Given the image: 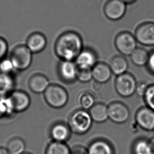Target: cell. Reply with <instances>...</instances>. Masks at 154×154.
<instances>
[{
    "instance_id": "19",
    "label": "cell",
    "mask_w": 154,
    "mask_h": 154,
    "mask_svg": "<svg viewBox=\"0 0 154 154\" xmlns=\"http://www.w3.org/2000/svg\"><path fill=\"white\" fill-rule=\"evenodd\" d=\"M89 112L93 122L97 123L105 122L109 118L108 106L103 103H95L89 110Z\"/></svg>"
},
{
    "instance_id": "9",
    "label": "cell",
    "mask_w": 154,
    "mask_h": 154,
    "mask_svg": "<svg viewBox=\"0 0 154 154\" xmlns=\"http://www.w3.org/2000/svg\"><path fill=\"white\" fill-rule=\"evenodd\" d=\"M106 17L112 21L122 19L126 11V4L122 0H108L104 6Z\"/></svg>"
},
{
    "instance_id": "16",
    "label": "cell",
    "mask_w": 154,
    "mask_h": 154,
    "mask_svg": "<svg viewBox=\"0 0 154 154\" xmlns=\"http://www.w3.org/2000/svg\"><path fill=\"white\" fill-rule=\"evenodd\" d=\"M50 82L45 75L36 73L30 77L28 82L29 87L35 94H42L50 86Z\"/></svg>"
},
{
    "instance_id": "3",
    "label": "cell",
    "mask_w": 154,
    "mask_h": 154,
    "mask_svg": "<svg viewBox=\"0 0 154 154\" xmlns=\"http://www.w3.org/2000/svg\"><path fill=\"white\" fill-rule=\"evenodd\" d=\"M43 94L45 102L54 109L62 108L68 102V93L64 87L59 85L50 84Z\"/></svg>"
},
{
    "instance_id": "31",
    "label": "cell",
    "mask_w": 154,
    "mask_h": 154,
    "mask_svg": "<svg viewBox=\"0 0 154 154\" xmlns=\"http://www.w3.org/2000/svg\"><path fill=\"white\" fill-rule=\"evenodd\" d=\"M9 46L6 40L0 36V61L5 58Z\"/></svg>"
},
{
    "instance_id": "11",
    "label": "cell",
    "mask_w": 154,
    "mask_h": 154,
    "mask_svg": "<svg viewBox=\"0 0 154 154\" xmlns=\"http://www.w3.org/2000/svg\"><path fill=\"white\" fill-rule=\"evenodd\" d=\"M78 68L74 61L61 60L58 66V73L60 79L66 83L77 79Z\"/></svg>"
},
{
    "instance_id": "32",
    "label": "cell",
    "mask_w": 154,
    "mask_h": 154,
    "mask_svg": "<svg viewBox=\"0 0 154 154\" xmlns=\"http://www.w3.org/2000/svg\"><path fill=\"white\" fill-rule=\"evenodd\" d=\"M148 85L145 82H141L137 84L135 93L139 97H143L148 88Z\"/></svg>"
},
{
    "instance_id": "39",
    "label": "cell",
    "mask_w": 154,
    "mask_h": 154,
    "mask_svg": "<svg viewBox=\"0 0 154 154\" xmlns=\"http://www.w3.org/2000/svg\"><path fill=\"white\" fill-rule=\"evenodd\" d=\"M22 154H32L30 153V152H24V153H23Z\"/></svg>"
},
{
    "instance_id": "8",
    "label": "cell",
    "mask_w": 154,
    "mask_h": 154,
    "mask_svg": "<svg viewBox=\"0 0 154 154\" xmlns=\"http://www.w3.org/2000/svg\"><path fill=\"white\" fill-rule=\"evenodd\" d=\"M137 41L147 46L154 45V23L145 22L137 27L135 34Z\"/></svg>"
},
{
    "instance_id": "26",
    "label": "cell",
    "mask_w": 154,
    "mask_h": 154,
    "mask_svg": "<svg viewBox=\"0 0 154 154\" xmlns=\"http://www.w3.org/2000/svg\"><path fill=\"white\" fill-rule=\"evenodd\" d=\"M133 154H152L149 140L143 138L136 140L132 147Z\"/></svg>"
},
{
    "instance_id": "38",
    "label": "cell",
    "mask_w": 154,
    "mask_h": 154,
    "mask_svg": "<svg viewBox=\"0 0 154 154\" xmlns=\"http://www.w3.org/2000/svg\"><path fill=\"white\" fill-rule=\"evenodd\" d=\"M124 2L126 3H132L135 2L136 0H122Z\"/></svg>"
},
{
    "instance_id": "24",
    "label": "cell",
    "mask_w": 154,
    "mask_h": 154,
    "mask_svg": "<svg viewBox=\"0 0 154 154\" xmlns=\"http://www.w3.org/2000/svg\"><path fill=\"white\" fill-rule=\"evenodd\" d=\"M15 113L9 96L0 97V119L10 117Z\"/></svg>"
},
{
    "instance_id": "18",
    "label": "cell",
    "mask_w": 154,
    "mask_h": 154,
    "mask_svg": "<svg viewBox=\"0 0 154 154\" xmlns=\"http://www.w3.org/2000/svg\"><path fill=\"white\" fill-rule=\"evenodd\" d=\"M88 154H115L114 149L111 143L103 139H97L87 148Z\"/></svg>"
},
{
    "instance_id": "4",
    "label": "cell",
    "mask_w": 154,
    "mask_h": 154,
    "mask_svg": "<svg viewBox=\"0 0 154 154\" xmlns=\"http://www.w3.org/2000/svg\"><path fill=\"white\" fill-rule=\"evenodd\" d=\"M33 54L26 45L16 46L11 51L10 59L15 70H26L32 63Z\"/></svg>"
},
{
    "instance_id": "10",
    "label": "cell",
    "mask_w": 154,
    "mask_h": 154,
    "mask_svg": "<svg viewBox=\"0 0 154 154\" xmlns=\"http://www.w3.org/2000/svg\"><path fill=\"white\" fill-rule=\"evenodd\" d=\"M135 121L138 126L144 131L154 129V110L149 107H141L135 115Z\"/></svg>"
},
{
    "instance_id": "36",
    "label": "cell",
    "mask_w": 154,
    "mask_h": 154,
    "mask_svg": "<svg viewBox=\"0 0 154 154\" xmlns=\"http://www.w3.org/2000/svg\"><path fill=\"white\" fill-rule=\"evenodd\" d=\"M149 142L152 148V154H154V137L150 139Z\"/></svg>"
},
{
    "instance_id": "23",
    "label": "cell",
    "mask_w": 154,
    "mask_h": 154,
    "mask_svg": "<svg viewBox=\"0 0 154 154\" xmlns=\"http://www.w3.org/2000/svg\"><path fill=\"white\" fill-rule=\"evenodd\" d=\"M45 154H71V149L66 143L53 141L48 146Z\"/></svg>"
},
{
    "instance_id": "17",
    "label": "cell",
    "mask_w": 154,
    "mask_h": 154,
    "mask_svg": "<svg viewBox=\"0 0 154 154\" xmlns=\"http://www.w3.org/2000/svg\"><path fill=\"white\" fill-rule=\"evenodd\" d=\"M92 78L101 84L108 82L111 77V69L109 65L103 63H97L92 69Z\"/></svg>"
},
{
    "instance_id": "13",
    "label": "cell",
    "mask_w": 154,
    "mask_h": 154,
    "mask_svg": "<svg viewBox=\"0 0 154 154\" xmlns=\"http://www.w3.org/2000/svg\"><path fill=\"white\" fill-rule=\"evenodd\" d=\"M47 45L46 36L41 32H35L29 35L26 45L32 54H38L45 49Z\"/></svg>"
},
{
    "instance_id": "40",
    "label": "cell",
    "mask_w": 154,
    "mask_h": 154,
    "mask_svg": "<svg viewBox=\"0 0 154 154\" xmlns=\"http://www.w3.org/2000/svg\"><path fill=\"white\" fill-rule=\"evenodd\" d=\"M153 131H154V130H153Z\"/></svg>"
},
{
    "instance_id": "12",
    "label": "cell",
    "mask_w": 154,
    "mask_h": 154,
    "mask_svg": "<svg viewBox=\"0 0 154 154\" xmlns=\"http://www.w3.org/2000/svg\"><path fill=\"white\" fill-rule=\"evenodd\" d=\"M15 113L26 111L29 108L31 100L30 96L22 90H13L9 95Z\"/></svg>"
},
{
    "instance_id": "5",
    "label": "cell",
    "mask_w": 154,
    "mask_h": 154,
    "mask_svg": "<svg viewBox=\"0 0 154 154\" xmlns=\"http://www.w3.org/2000/svg\"><path fill=\"white\" fill-rule=\"evenodd\" d=\"M137 84L135 77L131 73L126 72L117 76L115 86L119 95L128 98L135 94Z\"/></svg>"
},
{
    "instance_id": "21",
    "label": "cell",
    "mask_w": 154,
    "mask_h": 154,
    "mask_svg": "<svg viewBox=\"0 0 154 154\" xmlns=\"http://www.w3.org/2000/svg\"><path fill=\"white\" fill-rule=\"evenodd\" d=\"M109 66L112 73L118 76L126 72L128 63L124 57L117 56L112 58Z\"/></svg>"
},
{
    "instance_id": "37",
    "label": "cell",
    "mask_w": 154,
    "mask_h": 154,
    "mask_svg": "<svg viewBox=\"0 0 154 154\" xmlns=\"http://www.w3.org/2000/svg\"><path fill=\"white\" fill-rule=\"evenodd\" d=\"M0 154H10L6 148L0 147Z\"/></svg>"
},
{
    "instance_id": "7",
    "label": "cell",
    "mask_w": 154,
    "mask_h": 154,
    "mask_svg": "<svg viewBox=\"0 0 154 154\" xmlns=\"http://www.w3.org/2000/svg\"><path fill=\"white\" fill-rule=\"evenodd\" d=\"M108 118L116 124H123L128 120L130 111L124 103L118 101L110 103L108 106Z\"/></svg>"
},
{
    "instance_id": "25",
    "label": "cell",
    "mask_w": 154,
    "mask_h": 154,
    "mask_svg": "<svg viewBox=\"0 0 154 154\" xmlns=\"http://www.w3.org/2000/svg\"><path fill=\"white\" fill-rule=\"evenodd\" d=\"M149 56V54L146 50L138 48L131 54V60L137 66H143L147 63Z\"/></svg>"
},
{
    "instance_id": "30",
    "label": "cell",
    "mask_w": 154,
    "mask_h": 154,
    "mask_svg": "<svg viewBox=\"0 0 154 154\" xmlns=\"http://www.w3.org/2000/svg\"><path fill=\"white\" fill-rule=\"evenodd\" d=\"M15 70L10 58H5L0 61V72L7 74H12Z\"/></svg>"
},
{
    "instance_id": "22",
    "label": "cell",
    "mask_w": 154,
    "mask_h": 154,
    "mask_svg": "<svg viewBox=\"0 0 154 154\" xmlns=\"http://www.w3.org/2000/svg\"><path fill=\"white\" fill-rule=\"evenodd\" d=\"M26 148V143L23 139L14 137L8 142L6 148L10 154H22L25 152Z\"/></svg>"
},
{
    "instance_id": "29",
    "label": "cell",
    "mask_w": 154,
    "mask_h": 154,
    "mask_svg": "<svg viewBox=\"0 0 154 154\" xmlns=\"http://www.w3.org/2000/svg\"><path fill=\"white\" fill-rule=\"evenodd\" d=\"M92 79L91 69L78 68L77 79L83 83H86L90 82Z\"/></svg>"
},
{
    "instance_id": "28",
    "label": "cell",
    "mask_w": 154,
    "mask_h": 154,
    "mask_svg": "<svg viewBox=\"0 0 154 154\" xmlns=\"http://www.w3.org/2000/svg\"><path fill=\"white\" fill-rule=\"evenodd\" d=\"M143 98L146 106L154 110V84L148 86Z\"/></svg>"
},
{
    "instance_id": "33",
    "label": "cell",
    "mask_w": 154,
    "mask_h": 154,
    "mask_svg": "<svg viewBox=\"0 0 154 154\" xmlns=\"http://www.w3.org/2000/svg\"><path fill=\"white\" fill-rule=\"evenodd\" d=\"M147 64L149 70L154 74V51L150 54Z\"/></svg>"
},
{
    "instance_id": "14",
    "label": "cell",
    "mask_w": 154,
    "mask_h": 154,
    "mask_svg": "<svg viewBox=\"0 0 154 154\" xmlns=\"http://www.w3.org/2000/svg\"><path fill=\"white\" fill-rule=\"evenodd\" d=\"M97 57L93 50L89 49H83L75 60L79 69H92L96 64Z\"/></svg>"
},
{
    "instance_id": "35",
    "label": "cell",
    "mask_w": 154,
    "mask_h": 154,
    "mask_svg": "<svg viewBox=\"0 0 154 154\" xmlns=\"http://www.w3.org/2000/svg\"><path fill=\"white\" fill-rule=\"evenodd\" d=\"M101 85H102V84L100 83V82L94 81V82H93V84H92V87H93V89H94V90L98 91V90H99V89H100L101 87Z\"/></svg>"
},
{
    "instance_id": "1",
    "label": "cell",
    "mask_w": 154,
    "mask_h": 154,
    "mask_svg": "<svg viewBox=\"0 0 154 154\" xmlns=\"http://www.w3.org/2000/svg\"><path fill=\"white\" fill-rule=\"evenodd\" d=\"M83 49L82 37L77 32L68 31L62 33L56 40L54 50L61 60L75 61Z\"/></svg>"
},
{
    "instance_id": "27",
    "label": "cell",
    "mask_w": 154,
    "mask_h": 154,
    "mask_svg": "<svg viewBox=\"0 0 154 154\" xmlns=\"http://www.w3.org/2000/svg\"><path fill=\"white\" fill-rule=\"evenodd\" d=\"M79 103L82 109L89 110L96 103L95 98L90 92H82L79 97Z\"/></svg>"
},
{
    "instance_id": "2",
    "label": "cell",
    "mask_w": 154,
    "mask_h": 154,
    "mask_svg": "<svg viewBox=\"0 0 154 154\" xmlns=\"http://www.w3.org/2000/svg\"><path fill=\"white\" fill-rule=\"evenodd\" d=\"M92 122L93 120L89 111L81 109L71 114L68 124L72 133L77 135H84L90 130Z\"/></svg>"
},
{
    "instance_id": "6",
    "label": "cell",
    "mask_w": 154,
    "mask_h": 154,
    "mask_svg": "<svg viewBox=\"0 0 154 154\" xmlns=\"http://www.w3.org/2000/svg\"><path fill=\"white\" fill-rule=\"evenodd\" d=\"M115 46L120 53L129 56L137 48V40L135 36L128 32L119 33L115 38Z\"/></svg>"
},
{
    "instance_id": "20",
    "label": "cell",
    "mask_w": 154,
    "mask_h": 154,
    "mask_svg": "<svg viewBox=\"0 0 154 154\" xmlns=\"http://www.w3.org/2000/svg\"><path fill=\"white\" fill-rule=\"evenodd\" d=\"M15 80L12 74L0 72V97L9 96L14 90Z\"/></svg>"
},
{
    "instance_id": "15",
    "label": "cell",
    "mask_w": 154,
    "mask_h": 154,
    "mask_svg": "<svg viewBox=\"0 0 154 154\" xmlns=\"http://www.w3.org/2000/svg\"><path fill=\"white\" fill-rule=\"evenodd\" d=\"M71 131L68 124L63 122H57L51 127L50 131L53 141L66 143L70 138Z\"/></svg>"
},
{
    "instance_id": "34",
    "label": "cell",
    "mask_w": 154,
    "mask_h": 154,
    "mask_svg": "<svg viewBox=\"0 0 154 154\" xmlns=\"http://www.w3.org/2000/svg\"><path fill=\"white\" fill-rule=\"evenodd\" d=\"M71 154H88L87 150L82 146H76L71 149Z\"/></svg>"
}]
</instances>
